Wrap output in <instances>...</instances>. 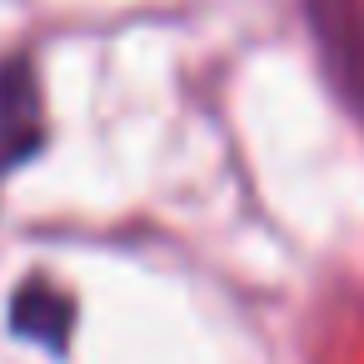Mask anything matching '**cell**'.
Wrapping results in <instances>:
<instances>
[{
	"label": "cell",
	"mask_w": 364,
	"mask_h": 364,
	"mask_svg": "<svg viewBox=\"0 0 364 364\" xmlns=\"http://www.w3.org/2000/svg\"><path fill=\"white\" fill-rule=\"evenodd\" d=\"M11 324H16V334H26L46 349H65L70 324H75V304L50 279H26L21 294L11 299Z\"/></svg>",
	"instance_id": "1"
},
{
	"label": "cell",
	"mask_w": 364,
	"mask_h": 364,
	"mask_svg": "<svg viewBox=\"0 0 364 364\" xmlns=\"http://www.w3.org/2000/svg\"><path fill=\"white\" fill-rule=\"evenodd\" d=\"M0 140H6V155H26L41 145V115L26 65L0 70Z\"/></svg>",
	"instance_id": "2"
}]
</instances>
